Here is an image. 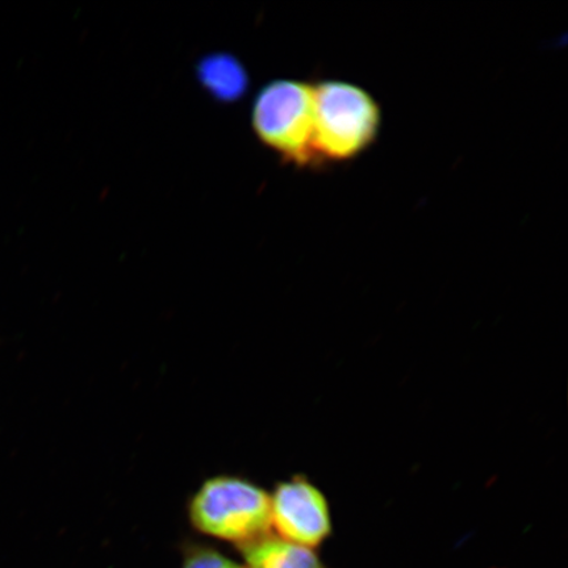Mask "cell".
<instances>
[{
    "label": "cell",
    "mask_w": 568,
    "mask_h": 568,
    "mask_svg": "<svg viewBox=\"0 0 568 568\" xmlns=\"http://www.w3.org/2000/svg\"><path fill=\"white\" fill-rule=\"evenodd\" d=\"M205 83L223 97L239 94L245 88V74L237 63L219 57L217 60H210L203 69Z\"/></svg>",
    "instance_id": "obj_6"
},
{
    "label": "cell",
    "mask_w": 568,
    "mask_h": 568,
    "mask_svg": "<svg viewBox=\"0 0 568 568\" xmlns=\"http://www.w3.org/2000/svg\"><path fill=\"white\" fill-rule=\"evenodd\" d=\"M193 527L205 536L241 546L270 535V496L252 481L215 477L203 483L190 501Z\"/></svg>",
    "instance_id": "obj_2"
},
{
    "label": "cell",
    "mask_w": 568,
    "mask_h": 568,
    "mask_svg": "<svg viewBox=\"0 0 568 568\" xmlns=\"http://www.w3.org/2000/svg\"><path fill=\"white\" fill-rule=\"evenodd\" d=\"M182 568H246L207 546H190L183 556Z\"/></svg>",
    "instance_id": "obj_7"
},
{
    "label": "cell",
    "mask_w": 568,
    "mask_h": 568,
    "mask_svg": "<svg viewBox=\"0 0 568 568\" xmlns=\"http://www.w3.org/2000/svg\"><path fill=\"white\" fill-rule=\"evenodd\" d=\"M253 128L264 145L296 168H318L315 153L314 84L280 80L255 98Z\"/></svg>",
    "instance_id": "obj_3"
},
{
    "label": "cell",
    "mask_w": 568,
    "mask_h": 568,
    "mask_svg": "<svg viewBox=\"0 0 568 568\" xmlns=\"http://www.w3.org/2000/svg\"><path fill=\"white\" fill-rule=\"evenodd\" d=\"M246 568H326L315 550L266 536L241 546Z\"/></svg>",
    "instance_id": "obj_5"
},
{
    "label": "cell",
    "mask_w": 568,
    "mask_h": 568,
    "mask_svg": "<svg viewBox=\"0 0 568 568\" xmlns=\"http://www.w3.org/2000/svg\"><path fill=\"white\" fill-rule=\"evenodd\" d=\"M272 527L284 541L315 550L332 535V516L325 496L303 477L276 486L272 497Z\"/></svg>",
    "instance_id": "obj_4"
},
{
    "label": "cell",
    "mask_w": 568,
    "mask_h": 568,
    "mask_svg": "<svg viewBox=\"0 0 568 568\" xmlns=\"http://www.w3.org/2000/svg\"><path fill=\"white\" fill-rule=\"evenodd\" d=\"M314 98L318 168L358 159L378 140L381 105L359 84L325 80L314 84Z\"/></svg>",
    "instance_id": "obj_1"
}]
</instances>
